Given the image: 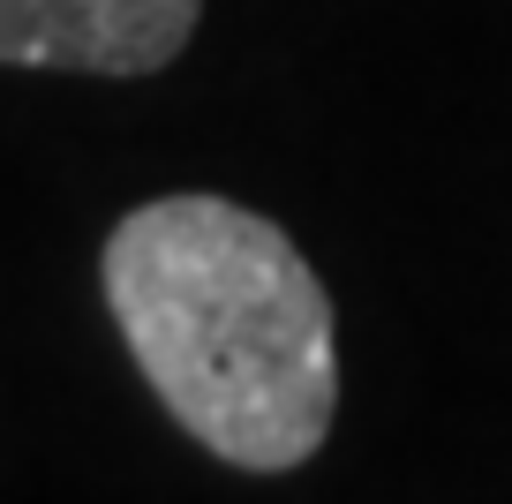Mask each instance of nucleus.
Segmentation results:
<instances>
[{
    "label": "nucleus",
    "instance_id": "nucleus-1",
    "mask_svg": "<svg viewBox=\"0 0 512 504\" xmlns=\"http://www.w3.org/2000/svg\"><path fill=\"white\" fill-rule=\"evenodd\" d=\"M98 294L128 362L211 459L287 474L332 437V294L279 219L204 189L151 196L113 219Z\"/></svg>",
    "mask_w": 512,
    "mask_h": 504
},
{
    "label": "nucleus",
    "instance_id": "nucleus-2",
    "mask_svg": "<svg viewBox=\"0 0 512 504\" xmlns=\"http://www.w3.org/2000/svg\"><path fill=\"white\" fill-rule=\"evenodd\" d=\"M204 23V0H0V68L159 76Z\"/></svg>",
    "mask_w": 512,
    "mask_h": 504
}]
</instances>
